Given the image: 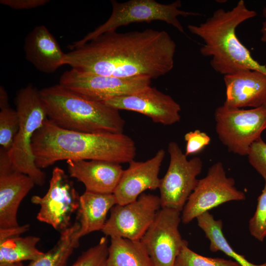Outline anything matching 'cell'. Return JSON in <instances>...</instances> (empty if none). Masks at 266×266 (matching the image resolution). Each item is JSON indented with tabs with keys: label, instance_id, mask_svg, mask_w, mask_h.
<instances>
[{
	"label": "cell",
	"instance_id": "cell-23",
	"mask_svg": "<svg viewBox=\"0 0 266 266\" xmlns=\"http://www.w3.org/2000/svg\"><path fill=\"white\" fill-rule=\"evenodd\" d=\"M80 225L76 221L61 232L57 244L39 259L27 266H66L68 258L79 246Z\"/></svg>",
	"mask_w": 266,
	"mask_h": 266
},
{
	"label": "cell",
	"instance_id": "cell-31",
	"mask_svg": "<svg viewBox=\"0 0 266 266\" xmlns=\"http://www.w3.org/2000/svg\"><path fill=\"white\" fill-rule=\"evenodd\" d=\"M49 0H0V4L11 8L21 10L35 8L45 5Z\"/></svg>",
	"mask_w": 266,
	"mask_h": 266
},
{
	"label": "cell",
	"instance_id": "cell-11",
	"mask_svg": "<svg viewBox=\"0 0 266 266\" xmlns=\"http://www.w3.org/2000/svg\"><path fill=\"white\" fill-rule=\"evenodd\" d=\"M79 198L64 170L55 167L46 194L42 197L33 196L31 201L40 206L37 219L61 232L71 225V217L77 211Z\"/></svg>",
	"mask_w": 266,
	"mask_h": 266
},
{
	"label": "cell",
	"instance_id": "cell-32",
	"mask_svg": "<svg viewBox=\"0 0 266 266\" xmlns=\"http://www.w3.org/2000/svg\"><path fill=\"white\" fill-rule=\"evenodd\" d=\"M30 229L29 224L10 228H0V242L5 239L20 236Z\"/></svg>",
	"mask_w": 266,
	"mask_h": 266
},
{
	"label": "cell",
	"instance_id": "cell-20",
	"mask_svg": "<svg viewBox=\"0 0 266 266\" xmlns=\"http://www.w3.org/2000/svg\"><path fill=\"white\" fill-rule=\"evenodd\" d=\"M117 204L113 194L85 192L79 198L77 219L81 238L92 232L101 231L107 213Z\"/></svg>",
	"mask_w": 266,
	"mask_h": 266
},
{
	"label": "cell",
	"instance_id": "cell-22",
	"mask_svg": "<svg viewBox=\"0 0 266 266\" xmlns=\"http://www.w3.org/2000/svg\"><path fill=\"white\" fill-rule=\"evenodd\" d=\"M196 219L198 226L210 241L209 249L211 251H222L241 266H266V262L261 265L252 263L244 256L239 254L233 250L223 234V222L221 220L215 219L209 212L200 215Z\"/></svg>",
	"mask_w": 266,
	"mask_h": 266
},
{
	"label": "cell",
	"instance_id": "cell-33",
	"mask_svg": "<svg viewBox=\"0 0 266 266\" xmlns=\"http://www.w3.org/2000/svg\"><path fill=\"white\" fill-rule=\"evenodd\" d=\"M8 103V93L5 88L2 86H0V108L9 107Z\"/></svg>",
	"mask_w": 266,
	"mask_h": 266
},
{
	"label": "cell",
	"instance_id": "cell-30",
	"mask_svg": "<svg viewBox=\"0 0 266 266\" xmlns=\"http://www.w3.org/2000/svg\"><path fill=\"white\" fill-rule=\"evenodd\" d=\"M184 139L186 141L185 154L187 156L200 152L211 141L210 137L205 133L199 130L186 133Z\"/></svg>",
	"mask_w": 266,
	"mask_h": 266
},
{
	"label": "cell",
	"instance_id": "cell-6",
	"mask_svg": "<svg viewBox=\"0 0 266 266\" xmlns=\"http://www.w3.org/2000/svg\"><path fill=\"white\" fill-rule=\"evenodd\" d=\"M110 3L112 12L109 18L81 39L70 44L68 48L70 50L83 45L105 33L115 31L120 27L133 23L161 21L184 33V28L178 17L201 15L199 13L180 9L182 3L180 0L169 4L161 3L154 0H130L123 2L111 0Z\"/></svg>",
	"mask_w": 266,
	"mask_h": 266
},
{
	"label": "cell",
	"instance_id": "cell-10",
	"mask_svg": "<svg viewBox=\"0 0 266 266\" xmlns=\"http://www.w3.org/2000/svg\"><path fill=\"white\" fill-rule=\"evenodd\" d=\"M245 199L244 193L235 187L234 180L227 176L222 163L217 162L199 180L182 211L181 221L189 223L223 203Z\"/></svg>",
	"mask_w": 266,
	"mask_h": 266
},
{
	"label": "cell",
	"instance_id": "cell-16",
	"mask_svg": "<svg viewBox=\"0 0 266 266\" xmlns=\"http://www.w3.org/2000/svg\"><path fill=\"white\" fill-rule=\"evenodd\" d=\"M166 152L159 150L156 154L145 161L129 163L124 170L113 194L117 204L124 205L135 200L147 190L159 189L161 179L159 173Z\"/></svg>",
	"mask_w": 266,
	"mask_h": 266
},
{
	"label": "cell",
	"instance_id": "cell-25",
	"mask_svg": "<svg viewBox=\"0 0 266 266\" xmlns=\"http://www.w3.org/2000/svg\"><path fill=\"white\" fill-rule=\"evenodd\" d=\"M19 127V118L16 110L9 107L0 111V145L9 151L11 148Z\"/></svg>",
	"mask_w": 266,
	"mask_h": 266
},
{
	"label": "cell",
	"instance_id": "cell-21",
	"mask_svg": "<svg viewBox=\"0 0 266 266\" xmlns=\"http://www.w3.org/2000/svg\"><path fill=\"white\" fill-rule=\"evenodd\" d=\"M107 266H154L143 243L118 236L111 237Z\"/></svg>",
	"mask_w": 266,
	"mask_h": 266
},
{
	"label": "cell",
	"instance_id": "cell-1",
	"mask_svg": "<svg viewBox=\"0 0 266 266\" xmlns=\"http://www.w3.org/2000/svg\"><path fill=\"white\" fill-rule=\"evenodd\" d=\"M176 47L165 31L108 32L66 53L63 65L103 76L155 79L172 69Z\"/></svg>",
	"mask_w": 266,
	"mask_h": 266
},
{
	"label": "cell",
	"instance_id": "cell-5",
	"mask_svg": "<svg viewBox=\"0 0 266 266\" xmlns=\"http://www.w3.org/2000/svg\"><path fill=\"white\" fill-rule=\"evenodd\" d=\"M15 105L19 127L7 151L9 158L15 169L30 176L35 185L42 186L46 174L36 166L32 149L33 135L47 119L39 90L31 84L21 88L16 95Z\"/></svg>",
	"mask_w": 266,
	"mask_h": 266
},
{
	"label": "cell",
	"instance_id": "cell-18",
	"mask_svg": "<svg viewBox=\"0 0 266 266\" xmlns=\"http://www.w3.org/2000/svg\"><path fill=\"white\" fill-rule=\"evenodd\" d=\"M224 105L234 108H256L266 103V74L247 70L225 75Z\"/></svg>",
	"mask_w": 266,
	"mask_h": 266
},
{
	"label": "cell",
	"instance_id": "cell-34",
	"mask_svg": "<svg viewBox=\"0 0 266 266\" xmlns=\"http://www.w3.org/2000/svg\"><path fill=\"white\" fill-rule=\"evenodd\" d=\"M263 15L265 18V20L263 22L261 30L262 33L261 40L262 42L266 43V6L263 10Z\"/></svg>",
	"mask_w": 266,
	"mask_h": 266
},
{
	"label": "cell",
	"instance_id": "cell-14",
	"mask_svg": "<svg viewBox=\"0 0 266 266\" xmlns=\"http://www.w3.org/2000/svg\"><path fill=\"white\" fill-rule=\"evenodd\" d=\"M103 103L118 110L142 114L154 122L165 126L180 121V104L170 96L150 86L134 94L114 98Z\"/></svg>",
	"mask_w": 266,
	"mask_h": 266
},
{
	"label": "cell",
	"instance_id": "cell-13",
	"mask_svg": "<svg viewBox=\"0 0 266 266\" xmlns=\"http://www.w3.org/2000/svg\"><path fill=\"white\" fill-rule=\"evenodd\" d=\"M181 212L161 207L140 240L154 266H174L175 259L188 242L178 230Z\"/></svg>",
	"mask_w": 266,
	"mask_h": 266
},
{
	"label": "cell",
	"instance_id": "cell-3",
	"mask_svg": "<svg viewBox=\"0 0 266 266\" xmlns=\"http://www.w3.org/2000/svg\"><path fill=\"white\" fill-rule=\"evenodd\" d=\"M256 15V12L240 0L232 9H218L205 22L189 25L188 28L203 40L200 54L211 58L210 65L218 73L225 76L252 70L266 74V66L253 58L236 33L240 24Z\"/></svg>",
	"mask_w": 266,
	"mask_h": 266
},
{
	"label": "cell",
	"instance_id": "cell-4",
	"mask_svg": "<svg viewBox=\"0 0 266 266\" xmlns=\"http://www.w3.org/2000/svg\"><path fill=\"white\" fill-rule=\"evenodd\" d=\"M47 118L64 129L87 133H123L119 110L87 100L60 84L39 90Z\"/></svg>",
	"mask_w": 266,
	"mask_h": 266
},
{
	"label": "cell",
	"instance_id": "cell-8",
	"mask_svg": "<svg viewBox=\"0 0 266 266\" xmlns=\"http://www.w3.org/2000/svg\"><path fill=\"white\" fill-rule=\"evenodd\" d=\"M167 150L170 162L159 188L161 207L181 212L198 184L197 176L201 172L202 162L198 157L188 160L174 141L169 143Z\"/></svg>",
	"mask_w": 266,
	"mask_h": 266
},
{
	"label": "cell",
	"instance_id": "cell-12",
	"mask_svg": "<svg viewBox=\"0 0 266 266\" xmlns=\"http://www.w3.org/2000/svg\"><path fill=\"white\" fill-rule=\"evenodd\" d=\"M161 208L159 196L143 193L133 201L115 204L101 231L106 236L140 240Z\"/></svg>",
	"mask_w": 266,
	"mask_h": 266
},
{
	"label": "cell",
	"instance_id": "cell-28",
	"mask_svg": "<svg viewBox=\"0 0 266 266\" xmlns=\"http://www.w3.org/2000/svg\"><path fill=\"white\" fill-rule=\"evenodd\" d=\"M249 230L251 235L260 241L266 237V182L258 198L256 211L249 220Z\"/></svg>",
	"mask_w": 266,
	"mask_h": 266
},
{
	"label": "cell",
	"instance_id": "cell-26",
	"mask_svg": "<svg viewBox=\"0 0 266 266\" xmlns=\"http://www.w3.org/2000/svg\"><path fill=\"white\" fill-rule=\"evenodd\" d=\"M174 266H241L233 260L202 256L185 245L177 256Z\"/></svg>",
	"mask_w": 266,
	"mask_h": 266
},
{
	"label": "cell",
	"instance_id": "cell-19",
	"mask_svg": "<svg viewBox=\"0 0 266 266\" xmlns=\"http://www.w3.org/2000/svg\"><path fill=\"white\" fill-rule=\"evenodd\" d=\"M24 50L26 59L40 72L52 73L63 66L66 53L44 25L36 26L27 34Z\"/></svg>",
	"mask_w": 266,
	"mask_h": 266
},
{
	"label": "cell",
	"instance_id": "cell-7",
	"mask_svg": "<svg viewBox=\"0 0 266 266\" xmlns=\"http://www.w3.org/2000/svg\"><path fill=\"white\" fill-rule=\"evenodd\" d=\"M216 131L228 150L247 156L252 144L266 129V103L250 109L223 105L215 111Z\"/></svg>",
	"mask_w": 266,
	"mask_h": 266
},
{
	"label": "cell",
	"instance_id": "cell-9",
	"mask_svg": "<svg viewBox=\"0 0 266 266\" xmlns=\"http://www.w3.org/2000/svg\"><path fill=\"white\" fill-rule=\"evenodd\" d=\"M145 76L119 78L82 72L74 68L65 71L59 84L90 100L103 102L109 99L137 93L150 86Z\"/></svg>",
	"mask_w": 266,
	"mask_h": 266
},
{
	"label": "cell",
	"instance_id": "cell-24",
	"mask_svg": "<svg viewBox=\"0 0 266 266\" xmlns=\"http://www.w3.org/2000/svg\"><path fill=\"white\" fill-rule=\"evenodd\" d=\"M39 237L16 236L0 242V263L35 261L44 254L36 248Z\"/></svg>",
	"mask_w": 266,
	"mask_h": 266
},
{
	"label": "cell",
	"instance_id": "cell-35",
	"mask_svg": "<svg viewBox=\"0 0 266 266\" xmlns=\"http://www.w3.org/2000/svg\"><path fill=\"white\" fill-rule=\"evenodd\" d=\"M0 266H24L22 262L0 263Z\"/></svg>",
	"mask_w": 266,
	"mask_h": 266
},
{
	"label": "cell",
	"instance_id": "cell-17",
	"mask_svg": "<svg viewBox=\"0 0 266 266\" xmlns=\"http://www.w3.org/2000/svg\"><path fill=\"white\" fill-rule=\"evenodd\" d=\"M70 177L85 186L86 191L113 194L124 170L120 164L103 160H67Z\"/></svg>",
	"mask_w": 266,
	"mask_h": 266
},
{
	"label": "cell",
	"instance_id": "cell-2",
	"mask_svg": "<svg viewBox=\"0 0 266 266\" xmlns=\"http://www.w3.org/2000/svg\"><path fill=\"white\" fill-rule=\"evenodd\" d=\"M32 149L40 169L63 160L129 163L136 154L135 142L123 133L72 131L59 127L48 118L33 135Z\"/></svg>",
	"mask_w": 266,
	"mask_h": 266
},
{
	"label": "cell",
	"instance_id": "cell-15",
	"mask_svg": "<svg viewBox=\"0 0 266 266\" xmlns=\"http://www.w3.org/2000/svg\"><path fill=\"white\" fill-rule=\"evenodd\" d=\"M35 185L28 175L14 168L7 151L0 149V228L19 226V206Z\"/></svg>",
	"mask_w": 266,
	"mask_h": 266
},
{
	"label": "cell",
	"instance_id": "cell-29",
	"mask_svg": "<svg viewBox=\"0 0 266 266\" xmlns=\"http://www.w3.org/2000/svg\"><path fill=\"white\" fill-rule=\"evenodd\" d=\"M247 156L250 165L266 182V143L261 137L252 144Z\"/></svg>",
	"mask_w": 266,
	"mask_h": 266
},
{
	"label": "cell",
	"instance_id": "cell-27",
	"mask_svg": "<svg viewBox=\"0 0 266 266\" xmlns=\"http://www.w3.org/2000/svg\"><path fill=\"white\" fill-rule=\"evenodd\" d=\"M108 248L107 236L101 237L97 245L82 252L72 266H107Z\"/></svg>",
	"mask_w": 266,
	"mask_h": 266
}]
</instances>
